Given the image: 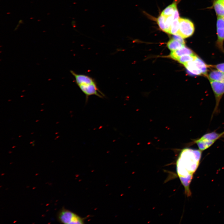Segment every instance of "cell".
I'll return each instance as SVG.
<instances>
[{
	"label": "cell",
	"mask_w": 224,
	"mask_h": 224,
	"mask_svg": "<svg viewBox=\"0 0 224 224\" xmlns=\"http://www.w3.org/2000/svg\"><path fill=\"white\" fill-rule=\"evenodd\" d=\"M202 152L199 149L184 148L180 152L176 162L177 173L188 196L191 194L189 185L199 166Z\"/></svg>",
	"instance_id": "1"
},
{
	"label": "cell",
	"mask_w": 224,
	"mask_h": 224,
	"mask_svg": "<svg viewBox=\"0 0 224 224\" xmlns=\"http://www.w3.org/2000/svg\"><path fill=\"white\" fill-rule=\"evenodd\" d=\"M224 134V132L221 133L216 132L207 133L195 140L194 142L197 144L199 149L203 151L212 146Z\"/></svg>",
	"instance_id": "2"
},
{
	"label": "cell",
	"mask_w": 224,
	"mask_h": 224,
	"mask_svg": "<svg viewBox=\"0 0 224 224\" xmlns=\"http://www.w3.org/2000/svg\"><path fill=\"white\" fill-rule=\"evenodd\" d=\"M58 218L62 223L66 224L84 223L85 218L69 210L63 209L59 212Z\"/></svg>",
	"instance_id": "3"
},
{
	"label": "cell",
	"mask_w": 224,
	"mask_h": 224,
	"mask_svg": "<svg viewBox=\"0 0 224 224\" xmlns=\"http://www.w3.org/2000/svg\"><path fill=\"white\" fill-rule=\"evenodd\" d=\"M179 27L177 34L183 38L192 36L194 31V26L193 23L186 18H179Z\"/></svg>",
	"instance_id": "4"
},
{
	"label": "cell",
	"mask_w": 224,
	"mask_h": 224,
	"mask_svg": "<svg viewBox=\"0 0 224 224\" xmlns=\"http://www.w3.org/2000/svg\"><path fill=\"white\" fill-rule=\"evenodd\" d=\"M209 81L214 93L215 100V105L212 114V116L219 112V105L222 97L224 94V82L209 80Z\"/></svg>",
	"instance_id": "5"
},
{
	"label": "cell",
	"mask_w": 224,
	"mask_h": 224,
	"mask_svg": "<svg viewBox=\"0 0 224 224\" xmlns=\"http://www.w3.org/2000/svg\"><path fill=\"white\" fill-rule=\"evenodd\" d=\"M78 86L86 96V102H87L89 96L91 95H95L100 98H103L105 96L98 89L96 82L87 83Z\"/></svg>",
	"instance_id": "6"
},
{
	"label": "cell",
	"mask_w": 224,
	"mask_h": 224,
	"mask_svg": "<svg viewBox=\"0 0 224 224\" xmlns=\"http://www.w3.org/2000/svg\"><path fill=\"white\" fill-rule=\"evenodd\" d=\"M70 72L74 77L76 83L78 86L87 83L95 82L93 78L88 76L77 74L72 70H71Z\"/></svg>",
	"instance_id": "7"
},
{
	"label": "cell",
	"mask_w": 224,
	"mask_h": 224,
	"mask_svg": "<svg viewBox=\"0 0 224 224\" xmlns=\"http://www.w3.org/2000/svg\"><path fill=\"white\" fill-rule=\"evenodd\" d=\"M195 54L189 48L185 46L178 50L172 51L170 57L176 60L180 57L186 55Z\"/></svg>",
	"instance_id": "8"
},
{
	"label": "cell",
	"mask_w": 224,
	"mask_h": 224,
	"mask_svg": "<svg viewBox=\"0 0 224 224\" xmlns=\"http://www.w3.org/2000/svg\"><path fill=\"white\" fill-rule=\"evenodd\" d=\"M183 65L189 74L193 75L202 74L201 71L196 66L194 61L186 63Z\"/></svg>",
	"instance_id": "9"
},
{
	"label": "cell",
	"mask_w": 224,
	"mask_h": 224,
	"mask_svg": "<svg viewBox=\"0 0 224 224\" xmlns=\"http://www.w3.org/2000/svg\"><path fill=\"white\" fill-rule=\"evenodd\" d=\"M209 80L224 82V73L220 71L214 70L207 76Z\"/></svg>",
	"instance_id": "10"
},
{
	"label": "cell",
	"mask_w": 224,
	"mask_h": 224,
	"mask_svg": "<svg viewBox=\"0 0 224 224\" xmlns=\"http://www.w3.org/2000/svg\"><path fill=\"white\" fill-rule=\"evenodd\" d=\"M213 6L217 15L219 16L224 17V2L223 1L216 0Z\"/></svg>",
	"instance_id": "11"
},
{
	"label": "cell",
	"mask_w": 224,
	"mask_h": 224,
	"mask_svg": "<svg viewBox=\"0 0 224 224\" xmlns=\"http://www.w3.org/2000/svg\"><path fill=\"white\" fill-rule=\"evenodd\" d=\"M217 46L222 51L224 52L223 45L224 40V28H217Z\"/></svg>",
	"instance_id": "12"
},
{
	"label": "cell",
	"mask_w": 224,
	"mask_h": 224,
	"mask_svg": "<svg viewBox=\"0 0 224 224\" xmlns=\"http://www.w3.org/2000/svg\"><path fill=\"white\" fill-rule=\"evenodd\" d=\"M185 45L173 39L169 40L167 44V47L172 51L180 49L185 46Z\"/></svg>",
	"instance_id": "13"
},
{
	"label": "cell",
	"mask_w": 224,
	"mask_h": 224,
	"mask_svg": "<svg viewBox=\"0 0 224 224\" xmlns=\"http://www.w3.org/2000/svg\"><path fill=\"white\" fill-rule=\"evenodd\" d=\"M177 9V2H174L165 8L162 12L161 15L165 16H172Z\"/></svg>",
	"instance_id": "14"
},
{
	"label": "cell",
	"mask_w": 224,
	"mask_h": 224,
	"mask_svg": "<svg viewBox=\"0 0 224 224\" xmlns=\"http://www.w3.org/2000/svg\"><path fill=\"white\" fill-rule=\"evenodd\" d=\"M194 61L196 66L201 71L202 74L207 76V67L204 62L198 57Z\"/></svg>",
	"instance_id": "15"
},
{
	"label": "cell",
	"mask_w": 224,
	"mask_h": 224,
	"mask_svg": "<svg viewBox=\"0 0 224 224\" xmlns=\"http://www.w3.org/2000/svg\"><path fill=\"white\" fill-rule=\"evenodd\" d=\"M196 55H186L182 56L177 60L179 63L184 64L186 63L194 61L197 58Z\"/></svg>",
	"instance_id": "16"
},
{
	"label": "cell",
	"mask_w": 224,
	"mask_h": 224,
	"mask_svg": "<svg viewBox=\"0 0 224 224\" xmlns=\"http://www.w3.org/2000/svg\"><path fill=\"white\" fill-rule=\"evenodd\" d=\"M179 27V19L173 20L171 26L169 34L173 35L177 34Z\"/></svg>",
	"instance_id": "17"
},
{
	"label": "cell",
	"mask_w": 224,
	"mask_h": 224,
	"mask_svg": "<svg viewBox=\"0 0 224 224\" xmlns=\"http://www.w3.org/2000/svg\"><path fill=\"white\" fill-rule=\"evenodd\" d=\"M166 17L161 15L157 19V23L160 28L164 32H165V20Z\"/></svg>",
	"instance_id": "18"
},
{
	"label": "cell",
	"mask_w": 224,
	"mask_h": 224,
	"mask_svg": "<svg viewBox=\"0 0 224 224\" xmlns=\"http://www.w3.org/2000/svg\"><path fill=\"white\" fill-rule=\"evenodd\" d=\"M217 28H224V17L218 16L217 22Z\"/></svg>",
	"instance_id": "19"
},
{
	"label": "cell",
	"mask_w": 224,
	"mask_h": 224,
	"mask_svg": "<svg viewBox=\"0 0 224 224\" xmlns=\"http://www.w3.org/2000/svg\"><path fill=\"white\" fill-rule=\"evenodd\" d=\"M173 39L178 41L182 44H185V41L184 40V38L177 34L173 35Z\"/></svg>",
	"instance_id": "20"
},
{
	"label": "cell",
	"mask_w": 224,
	"mask_h": 224,
	"mask_svg": "<svg viewBox=\"0 0 224 224\" xmlns=\"http://www.w3.org/2000/svg\"><path fill=\"white\" fill-rule=\"evenodd\" d=\"M213 66L218 70L224 73V63H220Z\"/></svg>",
	"instance_id": "21"
},
{
	"label": "cell",
	"mask_w": 224,
	"mask_h": 224,
	"mask_svg": "<svg viewBox=\"0 0 224 224\" xmlns=\"http://www.w3.org/2000/svg\"><path fill=\"white\" fill-rule=\"evenodd\" d=\"M173 20L179 19V15L177 9L175 11L173 15H172Z\"/></svg>",
	"instance_id": "22"
},
{
	"label": "cell",
	"mask_w": 224,
	"mask_h": 224,
	"mask_svg": "<svg viewBox=\"0 0 224 224\" xmlns=\"http://www.w3.org/2000/svg\"><path fill=\"white\" fill-rule=\"evenodd\" d=\"M39 121L38 120H36V122H37V121Z\"/></svg>",
	"instance_id": "23"
},
{
	"label": "cell",
	"mask_w": 224,
	"mask_h": 224,
	"mask_svg": "<svg viewBox=\"0 0 224 224\" xmlns=\"http://www.w3.org/2000/svg\"><path fill=\"white\" fill-rule=\"evenodd\" d=\"M224 2V0H222Z\"/></svg>",
	"instance_id": "24"
}]
</instances>
